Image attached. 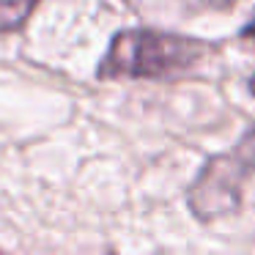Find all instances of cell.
<instances>
[{
	"label": "cell",
	"mask_w": 255,
	"mask_h": 255,
	"mask_svg": "<svg viewBox=\"0 0 255 255\" xmlns=\"http://www.w3.org/2000/svg\"><path fill=\"white\" fill-rule=\"evenodd\" d=\"M209 50V44L184 36L156 33V30H124L113 39L99 66V77H178L203 61Z\"/></svg>",
	"instance_id": "obj_1"
},
{
	"label": "cell",
	"mask_w": 255,
	"mask_h": 255,
	"mask_svg": "<svg viewBox=\"0 0 255 255\" xmlns=\"http://www.w3.org/2000/svg\"><path fill=\"white\" fill-rule=\"evenodd\" d=\"M187 3L189 6H198V8H228L236 0H187Z\"/></svg>",
	"instance_id": "obj_4"
},
{
	"label": "cell",
	"mask_w": 255,
	"mask_h": 255,
	"mask_svg": "<svg viewBox=\"0 0 255 255\" xmlns=\"http://www.w3.org/2000/svg\"><path fill=\"white\" fill-rule=\"evenodd\" d=\"M242 36L244 39H250V41H255V17L250 19L247 25H244V30H242Z\"/></svg>",
	"instance_id": "obj_5"
},
{
	"label": "cell",
	"mask_w": 255,
	"mask_h": 255,
	"mask_svg": "<svg viewBox=\"0 0 255 255\" xmlns=\"http://www.w3.org/2000/svg\"><path fill=\"white\" fill-rule=\"evenodd\" d=\"M253 91H255V80H253Z\"/></svg>",
	"instance_id": "obj_6"
},
{
	"label": "cell",
	"mask_w": 255,
	"mask_h": 255,
	"mask_svg": "<svg viewBox=\"0 0 255 255\" xmlns=\"http://www.w3.org/2000/svg\"><path fill=\"white\" fill-rule=\"evenodd\" d=\"M39 0H0V33L14 30L33 14Z\"/></svg>",
	"instance_id": "obj_3"
},
{
	"label": "cell",
	"mask_w": 255,
	"mask_h": 255,
	"mask_svg": "<svg viewBox=\"0 0 255 255\" xmlns=\"http://www.w3.org/2000/svg\"><path fill=\"white\" fill-rule=\"evenodd\" d=\"M255 170V132L244 137L231 154L211 159L189 189V206L200 220L231 214L242 200V184Z\"/></svg>",
	"instance_id": "obj_2"
}]
</instances>
